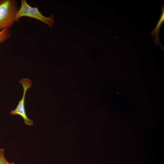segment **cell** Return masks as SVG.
I'll return each mask as SVG.
<instances>
[{
    "label": "cell",
    "mask_w": 164,
    "mask_h": 164,
    "mask_svg": "<svg viewBox=\"0 0 164 164\" xmlns=\"http://www.w3.org/2000/svg\"><path fill=\"white\" fill-rule=\"evenodd\" d=\"M18 7L14 0H0V31L14 24Z\"/></svg>",
    "instance_id": "1"
},
{
    "label": "cell",
    "mask_w": 164,
    "mask_h": 164,
    "mask_svg": "<svg viewBox=\"0 0 164 164\" xmlns=\"http://www.w3.org/2000/svg\"><path fill=\"white\" fill-rule=\"evenodd\" d=\"M22 16H27L39 20L52 27L54 23V17L52 15L46 17L43 15L37 7H32L29 5L25 0H21L20 8L16 14L15 21H19Z\"/></svg>",
    "instance_id": "2"
},
{
    "label": "cell",
    "mask_w": 164,
    "mask_h": 164,
    "mask_svg": "<svg viewBox=\"0 0 164 164\" xmlns=\"http://www.w3.org/2000/svg\"><path fill=\"white\" fill-rule=\"evenodd\" d=\"M19 83L21 84L23 88V93L22 98L19 101L16 108L11 110L10 114L11 115H18L23 119L25 124L28 126L32 125L33 124V121L29 119L27 117L25 108V99L27 91L31 87L32 82L28 78H23L21 79Z\"/></svg>",
    "instance_id": "3"
},
{
    "label": "cell",
    "mask_w": 164,
    "mask_h": 164,
    "mask_svg": "<svg viewBox=\"0 0 164 164\" xmlns=\"http://www.w3.org/2000/svg\"><path fill=\"white\" fill-rule=\"evenodd\" d=\"M161 8L162 12L160 19L157 22L156 26L152 31L150 34L152 36L155 44L156 45H157L158 44H159L161 46V49L162 50H163L164 47L160 43L159 36L160 27L164 22V7L163 5H162Z\"/></svg>",
    "instance_id": "4"
},
{
    "label": "cell",
    "mask_w": 164,
    "mask_h": 164,
    "mask_svg": "<svg viewBox=\"0 0 164 164\" xmlns=\"http://www.w3.org/2000/svg\"><path fill=\"white\" fill-rule=\"evenodd\" d=\"M10 36L9 29H4L0 31V43H4Z\"/></svg>",
    "instance_id": "5"
},
{
    "label": "cell",
    "mask_w": 164,
    "mask_h": 164,
    "mask_svg": "<svg viewBox=\"0 0 164 164\" xmlns=\"http://www.w3.org/2000/svg\"><path fill=\"white\" fill-rule=\"evenodd\" d=\"M4 149L0 148V164H15L13 162H9L6 159L4 155Z\"/></svg>",
    "instance_id": "6"
}]
</instances>
